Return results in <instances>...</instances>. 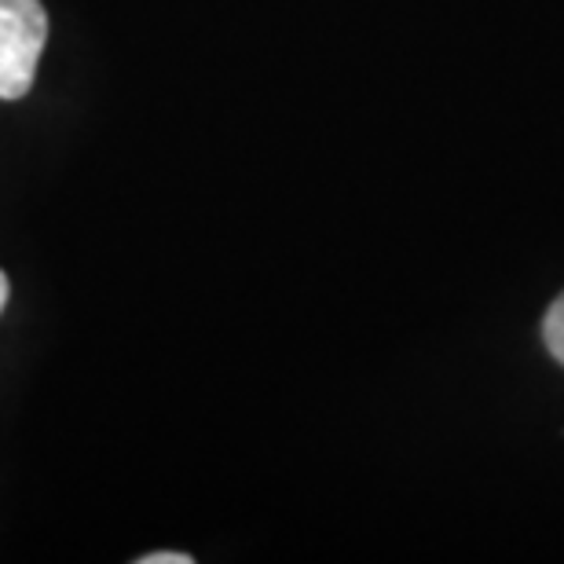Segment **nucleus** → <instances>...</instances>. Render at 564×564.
<instances>
[{
	"mask_svg": "<svg viewBox=\"0 0 564 564\" xmlns=\"http://www.w3.org/2000/svg\"><path fill=\"white\" fill-rule=\"evenodd\" d=\"M48 41V11L41 0H0V99L15 104L33 88Z\"/></svg>",
	"mask_w": 564,
	"mask_h": 564,
	"instance_id": "nucleus-1",
	"label": "nucleus"
},
{
	"mask_svg": "<svg viewBox=\"0 0 564 564\" xmlns=\"http://www.w3.org/2000/svg\"><path fill=\"white\" fill-rule=\"evenodd\" d=\"M543 341L550 348V356L557 359V364L564 367V293L550 304L546 319H543Z\"/></svg>",
	"mask_w": 564,
	"mask_h": 564,
	"instance_id": "nucleus-2",
	"label": "nucleus"
},
{
	"mask_svg": "<svg viewBox=\"0 0 564 564\" xmlns=\"http://www.w3.org/2000/svg\"><path fill=\"white\" fill-rule=\"evenodd\" d=\"M195 557H187V554H173V550H165V554H147L140 557V564H191Z\"/></svg>",
	"mask_w": 564,
	"mask_h": 564,
	"instance_id": "nucleus-3",
	"label": "nucleus"
},
{
	"mask_svg": "<svg viewBox=\"0 0 564 564\" xmlns=\"http://www.w3.org/2000/svg\"><path fill=\"white\" fill-rule=\"evenodd\" d=\"M4 304H8V275L0 272V312H4Z\"/></svg>",
	"mask_w": 564,
	"mask_h": 564,
	"instance_id": "nucleus-4",
	"label": "nucleus"
}]
</instances>
